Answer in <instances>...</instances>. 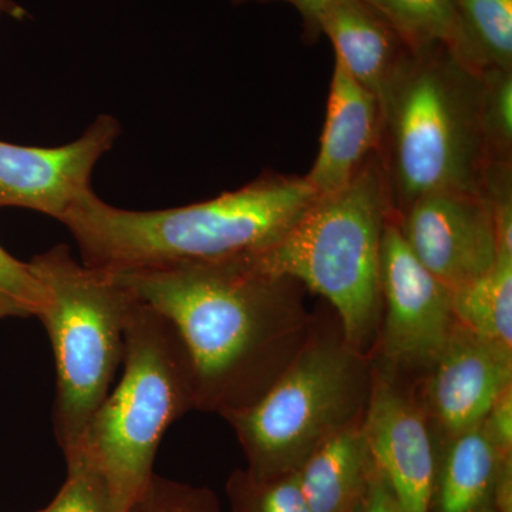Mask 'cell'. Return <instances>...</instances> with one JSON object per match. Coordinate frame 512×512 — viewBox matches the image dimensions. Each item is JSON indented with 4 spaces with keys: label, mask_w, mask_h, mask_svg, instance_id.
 <instances>
[{
    "label": "cell",
    "mask_w": 512,
    "mask_h": 512,
    "mask_svg": "<svg viewBox=\"0 0 512 512\" xmlns=\"http://www.w3.org/2000/svg\"><path fill=\"white\" fill-rule=\"evenodd\" d=\"M468 66L512 70V0H454Z\"/></svg>",
    "instance_id": "obj_19"
},
{
    "label": "cell",
    "mask_w": 512,
    "mask_h": 512,
    "mask_svg": "<svg viewBox=\"0 0 512 512\" xmlns=\"http://www.w3.org/2000/svg\"><path fill=\"white\" fill-rule=\"evenodd\" d=\"M380 107L379 154L394 215L436 192H484L481 72L444 45L410 49Z\"/></svg>",
    "instance_id": "obj_3"
},
{
    "label": "cell",
    "mask_w": 512,
    "mask_h": 512,
    "mask_svg": "<svg viewBox=\"0 0 512 512\" xmlns=\"http://www.w3.org/2000/svg\"><path fill=\"white\" fill-rule=\"evenodd\" d=\"M45 291L29 262H22L0 247V320L39 316Z\"/></svg>",
    "instance_id": "obj_23"
},
{
    "label": "cell",
    "mask_w": 512,
    "mask_h": 512,
    "mask_svg": "<svg viewBox=\"0 0 512 512\" xmlns=\"http://www.w3.org/2000/svg\"><path fill=\"white\" fill-rule=\"evenodd\" d=\"M426 373L420 403L444 440L480 426L512 386V352L457 325Z\"/></svg>",
    "instance_id": "obj_12"
},
{
    "label": "cell",
    "mask_w": 512,
    "mask_h": 512,
    "mask_svg": "<svg viewBox=\"0 0 512 512\" xmlns=\"http://www.w3.org/2000/svg\"><path fill=\"white\" fill-rule=\"evenodd\" d=\"M37 512H39V511H37Z\"/></svg>",
    "instance_id": "obj_29"
},
{
    "label": "cell",
    "mask_w": 512,
    "mask_h": 512,
    "mask_svg": "<svg viewBox=\"0 0 512 512\" xmlns=\"http://www.w3.org/2000/svg\"><path fill=\"white\" fill-rule=\"evenodd\" d=\"M124 342L123 376L79 443L106 481L114 512H130L153 480L165 431L195 409L194 375L180 335L138 296Z\"/></svg>",
    "instance_id": "obj_5"
},
{
    "label": "cell",
    "mask_w": 512,
    "mask_h": 512,
    "mask_svg": "<svg viewBox=\"0 0 512 512\" xmlns=\"http://www.w3.org/2000/svg\"><path fill=\"white\" fill-rule=\"evenodd\" d=\"M379 284L383 319L376 346L380 363L396 372H426L457 328L453 291L410 251L394 215L384 228Z\"/></svg>",
    "instance_id": "obj_8"
},
{
    "label": "cell",
    "mask_w": 512,
    "mask_h": 512,
    "mask_svg": "<svg viewBox=\"0 0 512 512\" xmlns=\"http://www.w3.org/2000/svg\"><path fill=\"white\" fill-rule=\"evenodd\" d=\"M375 470L360 420L323 441L296 474L312 512H353Z\"/></svg>",
    "instance_id": "obj_16"
},
{
    "label": "cell",
    "mask_w": 512,
    "mask_h": 512,
    "mask_svg": "<svg viewBox=\"0 0 512 512\" xmlns=\"http://www.w3.org/2000/svg\"><path fill=\"white\" fill-rule=\"evenodd\" d=\"M353 512H406L386 483L382 474L375 470L369 487Z\"/></svg>",
    "instance_id": "obj_26"
},
{
    "label": "cell",
    "mask_w": 512,
    "mask_h": 512,
    "mask_svg": "<svg viewBox=\"0 0 512 512\" xmlns=\"http://www.w3.org/2000/svg\"><path fill=\"white\" fill-rule=\"evenodd\" d=\"M458 325L512 352V247L498 245L488 274L453 291Z\"/></svg>",
    "instance_id": "obj_17"
},
{
    "label": "cell",
    "mask_w": 512,
    "mask_h": 512,
    "mask_svg": "<svg viewBox=\"0 0 512 512\" xmlns=\"http://www.w3.org/2000/svg\"><path fill=\"white\" fill-rule=\"evenodd\" d=\"M114 274L173 323L190 359L195 409L204 412L251 406L311 332L299 284L245 258Z\"/></svg>",
    "instance_id": "obj_1"
},
{
    "label": "cell",
    "mask_w": 512,
    "mask_h": 512,
    "mask_svg": "<svg viewBox=\"0 0 512 512\" xmlns=\"http://www.w3.org/2000/svg\"><path fill=\"white\" fill-rule=\"evenodd\" d=\"M316 198L305 177L264 174L237 191L163 211L120 210L90 191L60 222L84 265L144 271L255 254L278 241Z\"/></svg>",
    "instance_id": "obj_2"
},
{
    "label": "cell",
    "mask_w": 512,
    "mask_h": 512,
    "mask_svg": "<svg viewBox=\"0 0 512 512\" xmlns=\"http://www.w3.org/2000/svg\"><path fill=\"white\" fill-rule=\"evenodd\" d=\"M45 291L37 316L55 353V433L63 453L82 441L123 365L124 338L137 295L114 272L77 262L66 245L29 262Z\"/></svg>",
    "instance_id": "obj_6"
},
{
    "label": "cell",
    "mask_w": 512,
    "mask_h": 512,
    "mask_svg": "<svg viewBox=\"0 0 512 512\" xmlns=\"http://www.w3.org/2000/svg\"><path fill=\"white\" fill-rule=\"evenodd\" d=\"M393 215L377 150L345 187L318 195L278 241L241 258L325 298L338 313L346 342L370 356L382 320L380 249Z\"/></svg>",
    "instance_id": "obj_4"
},
{
    "label": "cell",
    "mask_w": 512,
    "mask_h": 512,
    "mask_svg": "<svg viewBox=\"0 0 512 512\" xmlns=\"http://www.w3.org/2000/svg\"><path fill=\"white\" fill-rule=\"evenodd\" d=\"M262 2H271V0H262ZM281 2L289 3L298 10L306 35L311 36V39H316L320 35V16L333 0H281Z\"/></svg>",
    "instance_id": "obj_27"
},
{
    "label": "cell",
    "mask_w": 512,
    "mask_h": 512,
    "mask_svg": "<svg viewBox=\"0 0 512 512\" xmlns=\"http://www.w3.org/2000/svg\"><path fill=\"white\" fill-rule=\"evenodd\" d=\"M119 134V121L103 114L66 146L26 147L0 141V208H26L62 220L92 191L94 167Z\"/></svg>",
    "instance_id": "obj_11"
},
{
    "label": "cell",
    "mask_w": 512,
    "mask_h": 512,
    "mask_svg": "<svg viewBox=\"0 0 512 512\" xmlns=\"http://www.w3.org/2000/svg\"><path fill=\"white\" fill-rule=\"evenodd\" d=\"M227 494L235 512H312L296 471L258 478L237 470L229 477Z\"/></svg>",
    "instance_id": "obj_20"
},
{
    "label": "cell",
    "mask_w": 512,
    "mask_h": 512,
    "mask_svg": "<svg viewBox=\"0 0 512 512\" xmlns=\"http://www.w3.org/2000/svg\"><path fill=\"white\" fill-rule=\"evenodd\" d=\"M67 477L55 500L39 512H114L109 487L82 446L64 453Z\"/></svg>",
    "instance_id": "obj_21"
},
{
    "label": "cell",
    "mask_w": 512,
    "mask_h": 512,
    "mask_svg": "<svg viewBox=\"0 0 512 512\" xmlns=\"http://www.w3.org/2000/svg\"><path fill=\"white\" fill-rule=\"evenodd\" d=\"M380 137L379 99L335 62L318 157L305 180L318 195L340 190L379 150Z\"/></svg>",
    "instance_id": "obj_13"
},
{
    "label": "cell",
    "mask_w": 512,
    "mask_h": 512,
    "mask_svg": "<svg viewBox=\"0 0 512 512\" xmlns=\"http://www.w3.org/2000/svg\"><path fill=\"white\" fill-rule=\"evenodd\" d=\"M402 37L412 50L447 46L467 62V43L454 0H363ZM471 67V66H470Z\"/></svg>",
    "instance_id": "obj_18"
},
{
    "label": "cell",
    "mask_w": 512,
    "mask_h": 512,
    "mask_svg": "<svg viewBox=\"0 0 512 512\" xmlns=\"http://www.w3.org/2000/svg\"><path fill=\"white\" fill-rule=\"evenodd\" d=\"M130 512H220L210 490L153 477Z\"/></svg>",
    "instance_id": "obj_24"
},
{
    "label": "cell",
    "mask_w": 512,
    "mask_h": 512,
    "mask_svg": "<svg viewBox=\"0 0 512 512\" xmlns=\"http://www.w3.org/2000/svg\"><path fill=\"white\" fill-rule=\"evenodd\" d=\"M481 82L483 128L490 160L511 161L512 70H483Z\"/></svg>",
    "instance_id": "obj_22"
},
{
    "label": "cell",
    "mask_w": 512,
    "mask_h": 512,
    "mask_svg": "<svg viewBox=\"0 0 512 512\" xmlns=\"http://www.w3.org/2000/svg\"><path fill=\"white\" fill-rule=\"evenodd\" d=\"M512 456H503L483 424L448 437L439 448L430 512H500L498 481Z\"/></svg>",
    "instance_id": "obj_15"
},
{
    "label": "cell",
    "mask_w": 512,
    "mask_h": 512,
    "mask_svg": "<svg viewBox=\"0 0 512 512\" xmlns=\"http://www.w3.org/2000/svg\"><path fill=\"white\" fill-rule=\"evenodd\" d=\"M26 10L19 6L13 0H0V18L9 16V18L22 20L26 18Z\"/></svg>",
    "instance_id": "obj_28"
},
{
    "label": "cell",
    "mask_w": 512,
    "mask_h": 512,
    "mask_svg": "<svg viewBox=\"0 0 512 512\" xmlns=\"http://www.w3.org/2000/svg\"><path fill=\"white\" fill-rule=\"evenodd\" d=\"M319 30L329 37L335 62L382 101L410 52L396 30L363 0H333Z\"/></svg>",
    "instance_id": "obj_14"
},
{
    "label": "cell",
    "mask_w": 512,
    "mask_h": 512,
    "mask_svg": "<svg viewBox=\"0 0 512 512\" xmlns=\"http://www.w3.org/2000/svg\"><path fill=\"white\" fill-rule=\"evenodd\" d=\"M481 424L500 454L512 456V386L495 400Z\"/></svg>",
    "instance_id": "obj_25"
},
{
    "label": "cell",
    "mask_w": 512,
    "mask_h": 512,
    "mask_svg": "<svg viewBox=\"0 0 512 512\" xmlns=\"http://www.w3.org/2000/svg\"><path fill=\"white\" fill-rule=\"evenodd\" d=\"M362 427L373 463L403 510L430 512L439 443L416 394L380 362H372Z\"/></svg>",
    "instance_id": "obj_9"
},
{
    "label": "cell",
    "mask_w": 512,
    "mask_h": 512,
    "mask_svg": "<svg viewBox=\"0 0 512 512\" xmlns=\"http://www.w3.org/2000/svg\"><path fill=\"white\" fill-rule=\"evenodd\" d=\"M394 220L414 256L451 291L488 274L497 261V222L484 192L426 195Z\"/></svg>",
    "instance_id": "obj_10"
},
{
    "label": "cell",
    "mask_w": 512,
    "mask_h": 512,
    "mask_svg": "<svg viewBox=\"0 0 512 512\" xmlns=\"http://www.w3.org/2000/svg\"><path fill=\"white\" fill-rule=\"evenodd\" d=\"M372 360L339 332H315L255 403L224 414L248 460L249 473H293L312 451L363 419Z\"/></svg>",
    "instance_id": "obj_7"
}]
</instances>
